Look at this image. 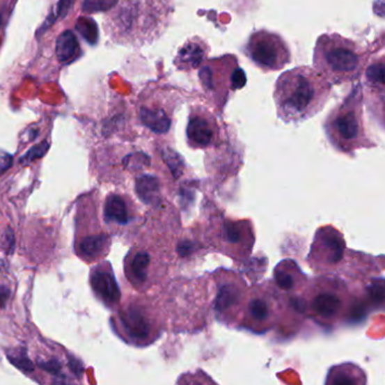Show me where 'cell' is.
Returning <instances> with one entry per match:
<instances>
[{
	"instance_id": "1",
	"label": "cell",
	"mask_w": 385,
	"mask_h": 385,
	"mask_svg": "<svg viewBox=\"0 0 385 385\" xmlns=\"http://www.w3.org/2000/svg\"><path fill=\"white\" fill-rule=\"evenodd\" d=\"M332 85L315 69L299 66L278 78L274 90L277 116L285 123H299L319 113L331 96Z\"/></svg>"
},
{
	"instance_id": "2",
	"label": "cell",
	"mask_w": 385,
	"mask_h": 385,
	"mask_svg": "<svg viewBox=\"0 0 385 385\" xmlns=\"http://www.w3.org/2000/svg\"><path fill=\"white\" fill-rule=\"evenodd\" d=\"M368 59L361 45L338 33L320 36L314 47V68L331 85L359 79Z\"/></svg>"
},
{
	"instance_id": "3",
	"label": "cell",
	"mask_w": 385,
	"mask_h": 385,
	"mask_svg": "<svg viewBox=\"0 0 385 385\" xmlns=\"http://www.w3.org/2000/svg\"><path fill=\"white\" fill-rule=\"evenodd\" d=\"M364 95L361 84L336 107L327 117L324 129L329 139L339 150H354L368 143L363 120Z\"/></svg>"
},
{
	"instance_id": "4",
	"label": "cell",
	"mask_w": 385,
	"mask_h": 385,
	"mask_svg": "<svg viewBox=\"0 0 385 385\" xmlns=\"http://www.w3.org/2000/svg\"><path fill=\"white\" fill-rule=\"evenodd\" d=\"M199 79L207 97L219 111L224 109L232 93L246 84L244 70L234 54L207 59L201 66Z\"/></svg>"
},
{
	"instance_id": "5",
	"label": "cell",
	"mask_w": 385,
	"mask_h": 385,
	"mask_svg": "<svg viewBox=\"0 0 385 385\" xmlns=\"http://www.w3.org/2000/svg\"><path fill=\"white\" fill-rule=\"evenodd\" d=\"M244 52L263 72H277L292 61L286 41L272 31H254L245 45Z\"/></svg>"
},
{
	"instance_id": "6",
	"label": "cell",
	"mask_w": 385,
	"mask_h": 385,
	"mask_svg": "<svg viewBox=\"0 0 385 385\" xmlns=\"http://www.w3.org/2000/svg\"><path fill=\"white\" fill-rule=\"evenodd\" d=\"M219 136V126L215 116L201 104L191 107L187 126V139L192 148L212 146Z\"/></svg>"
},
{
	"instance_id": "7",
	"label": "cell",
	"mask_w": 385,
	"mask_h": 385,
	"mask_svg": "<svg viewBox=\"0 0 385 385\" xmlns=\"http://www.w3.org/2000/svg\"><path fill=\"white\" fill-rule=\"evenodd\" d=\"M210 52V47L207 41L199 36H194L187 40L178 51L174 58V66L181 72H192L206 61Z\"/></svg>"
},
{
	"instance_id": "8",
	"label": "cell",
	"mask_w": 385,
	"mask_h": 385,
	"mask_svg": "<svg viewBox=\"0 0 385 385\" xmlns=\"http://www.w3.org/2000/svg\"><path fill=\"white\" fill-rule=\"evenodd\" d=\"M91 285L96 295L107 305L117 304L121 297L119 285L113 272L108 268L96 267L91 274Z\"/></svg>"
},
{
	"instance_id": "9",
	"label": "cell",
	"mask_w": 385,
	"mask_h": 385,
	"mask_svg": "<svg viewBox=\"0 0 385 385\" xmlns=\"http://www.w3.org/2000/svg\"><path fill=\"white\" fill-rule=\"evenodd\" d=\"M121 324L129 337L136 341H145L152 332L150 321L137 306H130L121 314Z\"/></svg>"
},
{
	"instance_id": "10",
	"label": "cell",
	"mask_w": 385,
	"mask_h": 385,
	"mask_svg": "<svg viewBox=\"0 0 385 385\" xmlns=\"http://www.w3.org/2000/svg\"><path fill=\"white\" fill-rule=\"evenodd\" d=\"M315 249L317 253L322 254V259L326 262L333 265L343 259L345 243L341 235L336 232L323 230L317 234Z\"/></svg>"
},
{
	"instance_id": "11",
	"label": "cell",
	"mask_w": 385,
	"mask_h": 385,
	"mask_svg": "<svg viewBox=\"0 0 385 385\" xmlns=\"http://www.w3.org/2000/svg\"><path fill=\"white\" fill-rule=\"evenodd\" d=\"M141 123L155 134H166L170 130L172 117L170 112L162 107H143L139 111Z\"/></svg>"
},
{
	"instance_id": "12",
	"label": "cell",
	"mask_w": 385,
	"mask_h": 385,
	"mask_svg": "<svg viewBox=\"0 0 385 385\" xmlns=\"http://www.w3.org/2000/svg\"><path fill=\"white\" fill-rule=\"evenodd\" d=\"M340 297L332 292H322L317 294L312 301V310L317 317L330 320L336 317L341 310Z\"/></svg>"
},
{
	"instance_id": "13",
	"label": "cell",
	"mask_w": 385,
	"mask_h": 385,
	"mask_svg": "<svg viewBox=\"0 0 385 385\" xmlns=\"http://www.w3.org/2000/svg\"><path fill=\"white\" fill-rule=\"evenodd\" d=\"M81 54V47L77 38L72 31H65L60 34L56 43V56L61 63H72Z\"/></svg>"
},
{
	"instance_id": "14",
	"label": "cell",
	"mask_w": 385,
	"mask_h": 385,
	"mask_svg": "<svg viewBox=\"0 0 385 385\" xmlns=\"http://www.w3.org/2000/svg\"><path fill=\"white\" fill-rule=\"evenodd\" d=\"M242 292L237 285L226 283L221 285L215 299V310L217 313H226L227 311L235 308L241 301Z\"/></svg>"
},
{
	"instance_id": "15",
	"label": "cell",
	"mask_w": 385,
	"mask_h": 385,
	"mask_svg": "<svg viewBox=\"0 0 385 385\" xmlns=\"http://www.w3.org/2000/svg\"><path fill=\"white\" fill-rule=\"evenodd\" d=\"M136 192L143 203L157 205L159 203V182L157 178L145 174L136 181Z\"/></svg>"
},
{
	"instance_id": "16",
	"label": "cell",
	"mask_w": 385,
	"mask_h": 385,
	"mask_svg": "<svg viewBox=\"0 0 385 385\" xmlns=\"http://www.w3.org/2000/svg\"><path fill=\"white\" fill-rule=\"evenodd\" d=\"M104 217L111 223H117L120 225L128 224L130 216H129L126 201L117 194L109 196L105 201Z\"/></svg>"
},
{
	"instance_id": "17",
	"label": "cell",
	"mask_w": 385,
	"mask_h": 385,
	"mask_svg": "<svg viewBox=\"0 0 385 385\" xmlns=\"http://www.w3.org/2000/svg\"><path fill=\"white\" fill-rule=\"evenodd\" d=\"M108 243V236L103 235V234L87 236L85 239H81V242L79 243L78 254L85 260L96 259L105 251Z\"/></svg>"
},
{
	"instance_id": "18",
	"label": "cell",
	"mask_w": 385,
	"mask_h": 385,
	"mask_svg": "<svg viewBox=\"0 0 385 385\" xmlns=\"http://www.w3.org/2000/svg\"><path fill=\"white\" fill-rule=\"evenodd\" d=\"M150 263V256L146 252H138L130 263L132 281L136 284H143L146 281L147 272Z\"/></svg>"
},
{
	"instance_id": "19",
	"label": "cell",
	"mask_w": 385,
	"mask_h": 385,
	"mask_svg": "<svg viewBox=\"0 0 385 385\" xmlns=\"http://www.w3.org/2000/svg\"><path fill=\"white\" fill-rule=\"evenodd\" d=\"M76 30L83 36L88 45H94L99 41V27L95 21L90 17L78 18Z\"/></svg>"
},
{
	"instance_id": "20",
	"label": "cell",
	"mask_w": 385,
	"mask_h": 385,
	"mask_svg": "<svg viewBox=\"0 0 385 385\" xmlns=\"http://www.w3.org/2000/svg\"><path fill=\"white\" fill-rule=\"evenodd\" d=\"M249 315L257 323L266 322L270 315V306L262 297H254L249 303Z\"/></svg>"
},
{
	"instance_id": "21",
	"label": "cell",
	"mask_w": 385,
	"mask_h": 385,
	"mask_svg": "<svg viewBox=\"0 0 385 385\" xmlns=\"http://www.w3.org/2000/svg\"><path fill=\"white\" fill-rule=\"evenodd\" d=\"M285 266L283 262L276 268L275 279L278 287L284 290H290L294 288L295 285V279H294V274L290 272V269H287L286 261H284Z\"/></svg>"
},
{
	"instance_id": "22",
	"label": "cell",
	"mask_w": 385,
	"mask_h": 385,
	"mask_svg": "<svg viewBox=\"0 0 385 385\" xmlns=\"http://www.w3.org/2000/svg\"><path fill=\"white\" fill-rule=\"evenodd\" d=\"M119 0H84L83 10L88 14L108 12L117 5Z\"/></svg>"
},
{
	"instance_id": "23",
	"label": "cell",
	"mask_w": 385,
	"mask_h": 385,
	"mask_svg": "<svg viewBox=\"0 0 385 385\" xmlns=\"http://www.w3.org/2000/svg\"><path fill=\"white\" fill-rule=\"evenodd\" d=\"M7 357L14 366L23 370L25 373H30L34 370L33 364L27 357L24 349H19L17 352L7 354Z\"/></svg>"
},
{
	"instance_id": "24",
	"label": "cell",
	"mask_w": 385,
	"mask_h": 385,
	"mask_svg": "<svg viewBox=\"0 0 385 385\" xmlns=\"http://www.w3.org/2000/svg\"><path fill=\"white\" fill-rule=\"evenodd\" d=\"M74 3H75V0H59L57 3L56 12H54V15H51L50 17L45 21V24L41 27V32L48 30V27L50 26L52 23L57 21L58 18L66 17Z\"/></svg>"
},
{
	"instance_id": "25",
	"label": "cell",
	"mask_w": 385,
	"mask_h": 385,
	"mask_svg": "<svg viewBox=\"0 0 385 385\" xmlns=\"http://www.w3.org/2000/svg\"><path fill=\"white\" fill-rule=\"evenodd\" d=\"M223 235H224V239L227 243L237 244V243L242 242V227L236 223H225L223 226Z\"/></svg>"
},
{
	"instance_id": "26",
	"label": "cell",
	"mask_w": 385,
	"mask_h": 385,
	"mask_svg": "<svg viewBox=\"0 0 385 385\" xmlns=\"http://www.w3.org/2000/svg\"><path fill=\"white\" fill-rule=\"evenodd\" d=\"M49 150V143L47 141H43L42 143H38L36 146L32 147L29 152H25V155L21 159V163L23 164H29L31 162L36 159H41L47 154Z\"/></svg>"
},
{
	"instance_id": "27",
	"label": "cell",
	"mask_w": 385,
	"mask_h": 385,
	"mask_svg": "<svg viewBox=\"0 0 385 385\" xmlns=\"http://www.w3.org/2000/svg\"><path fill=\"white\" fill-rule=\"evenodd\" d=\"M381 284H374L368 288L370 295L373 299L374 303L377 304H382L384 299V286H383V281H379Z\"/></svg>"
},
{
	"instance_id": "28",
	"label": "cell",
	"mask_w": 385,
	"mask_h": 385,
	"mask_svg": "<svg viewBox=\"0 0 385 385\" xmlns=\"http://www.w3.org/2000/svg\"><path fill=\"white\" fill-rule=\"evenodd\" d=\"M40 366H41V368H43V370L49 372V373L54 375V377H60V375H61V365H60L59 361H56V359H51V361L40 363Z\"/></svg>"
},
{
	"instance_id": "29",
	"label": "cell",
	"mask_w": 385,
	"mask_h": 385,
	"mask_svg": "<svg viewBox=\"0 0 385 385\" xmlns=\"http://www.w3.org/2000/svg\"><path fill=\"white\" fill-rule=\"evenodd\" d=\"M196 250V246H194V243L190 242V241H184V242H181L178 246V252H179L181 257H188L192 252Z\"/></svg>"
},
{
	"instance_id": "30",
	"label": "cell",
	"mask_w": 385,
	"mask_h": 385,
	"mask_svg": "<svg viewBox=\"0 0 385 385\" xmlns=\"http://www.w3.org/2000/svg\"><path fill=\"white\" fill-rule=\"evenodd\" d=\"M13 157L8 154H3L0 155V174L6 172L10 166H12Z\"/></svg>"
}]
</instances>
